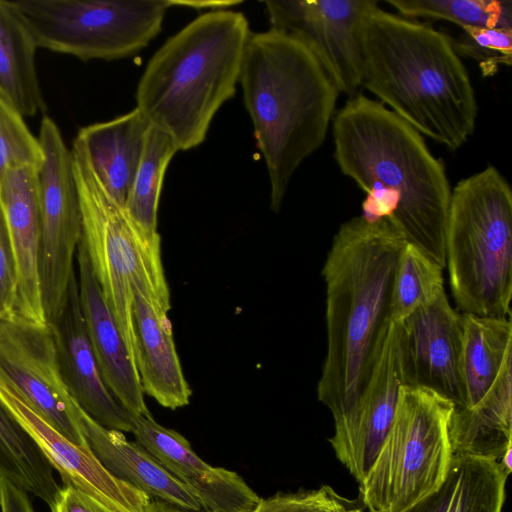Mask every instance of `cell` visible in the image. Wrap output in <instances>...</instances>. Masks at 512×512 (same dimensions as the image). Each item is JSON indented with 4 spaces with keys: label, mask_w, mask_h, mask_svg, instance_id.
Returning <instances> with one entry per match:
<instances>
[{
    "label": "cell",
    "mask_w": 512,
    "mask_h": 512,
    "mask_svg": "<svg viewBox=\"0 0 512 512\" xmlns=\"http://www.w3.org/2000/svg\"><path fill=\"white\" fill-rule=\"evenodd\" d=\"M332 132L341 172L367 194L361 215L387 218L408 243L445 268L451 189L422 135L362 94L337 111Z\"/></svg>",
    "instance_id": "obj_1"
},
{
    "label": "cell",
    "mask_w": 512,
    "mask_h": 512,
    "mask_svg": "<svg viewBox=\"0 0 512 512\" xmlns=\"http://www.w3.org/2000/svg\"><path fill=\"white\" fill-rule=\"evenodd\" d=\"M407 241L387 219L362 215L335 234L322 269L327 351L317 396L334 421L363 390L389 324L394 272Z\"/></svg>",
    "instance_id": "obj_2"
},
{
    "label": "cell",
    "mask_w": 512,
    "mask_h": 512,
    "mask_svg": "<svg viewBox=\"0 0 512 512\" xmlns=\"http://www.w3.org/2000/svg\"><path fill=\"white\" fill-rule=\"evenodd\" d=\"M362 86L421 135L451 151L473 134L477 102L445 34L378 5L362 26Z\"/></svg>",
    "instance_id": "obj_3"
},
{
    "label": "cell",
    "mask_w": 512,
    "mask_h": 512,
    "mask_svg": "<svg viewBox=\"0 0 512 512\" xmlns=\"http://www.w3.org/2000/svg\"><path fill=\"white\" fill-rule=\"evenodd\" d=\"M239 82L277 212L296 169L323 144L339 91L307 49L271 29L250 32Z\"/></svg>",
    "instance_id": "obj_4"
},
{
    "label": "cell",
    "mask_w": 512,
    "mask_h": 512,
    "mask_svg": "<svg viewBox=\"0 0 512 512\" xmlns=\"http://www.w3.org/2000/svg\"><path fill=\"white\" fill-rule=\"evenodd\" d=\"M249 34L243 13L210 11L170 37L147 63L136 108L179 150L199 146L219 108L234 96Z\"/></svg>",
    "instance_id": "obj_5"
},
{
    "label": "cell",
    "mask_w": 512,
    "mask_h": 512,
    "mask_svg": "<svg viewBox=\"0 0 512 512\" xmlns=\"http://www.w3.org/2000/svg\"><path fill=\"white\" fill-rule=\"evenodd\" d=\"M445 258L462 314L511 318L512 192L495 167L451 190Z\"/></svg>",
    "instance_id": "obj_6"
},
{
    "label": "cell",
    "mask_w": 512,
    "mask_h": 512,
    "mask_svg": "<svg viewBox=\"0 0 512 512\" xmlns=\"http://www.w3.org/2000/svg\"><path fill=\"white\" fill-rule=\"evenodd\" d=\"M71 152L81 206V240L104 300L134 359L133 287L160 308L171 309L161 238L144 233L107 194L76 139Z\"/></svg>",
    "instance_id": "obj_7"
},
{
    "label": "cell",
    "mask_w": 512,
    "mask_h": 512,
    "mask_svg": "<svg viewBox=\"0 0 512 512\" xmlns=\"http://www.w3.org/2000/svg\"><path fill=\"white\" fill-rule=\"evenodd\" d=\"M454 410L455 404L435 391L401 385L388 434L360 483L370 512H403L442 484L453 457Z\"/></svg>",
    "instance_id": "obj_8"
},
{
    "label": "cell",
    "mask_w": 512,
    "mask_h": 512,
    "mask_svg": "<svg viewBox=\"0 0 512 512\" xmlns=\"http://www.w3.org/2000/svg\"><path fill=\"white\" fill-rule=\"evenodd\" d=\"M37 47L82 60H115L144 49L161 31L167 0L11 1Z\"/></svg>",
    "instance_id": "obj_9"
},
{
    "label": "cell",
    "mask_w": 512,
    "mask_h": 512,
    "mask_svg": "<svg viewBox=\"0 0 512 512\" xmlns=\"http://www.w3.org/2000/svg\"><path fill=\"white\" fill-rule=\"evenodd\" d=\"M44 159L37 170L40 208L38 276L46 323L61 310L82 237V215L71 150L56 123L42 118L38 136Z\"/></svg>",
    "instance_id": "obj_10"
},
{
    "label": "cell",
    "mask_w": 512,
    "mask_h": 512,
    "mask_svg": "<svg viewBox=\"0 0 512 512\" xmlns=\"http://www.w3.org/2000/svg\"><path fill=\"white\" fill-rule=\"evenodd\" d=\"M0 380L68 441L88 447L81 408L63 381L47 323L17 314L0 320Z\"/></svg>",
    "instance_id": "obj_11"
},
{
    "label": "cell",
    "mask_w": 512,
    "mask_h": 512,
    "mask_svg": "<svg viewBox=\"0 0 512 512\" xmlns=\"http://www.w3.org/2000/svg\"><path fill=\"white\" fill-rule=\"evenodd\" d=\"M270 29L301 44L337 90L362 86V26L375 0H268Z\"/></svg>",
    "instance_id": "obj_12"
},
{
    "label": "cell",
    "mask_w": 512,
    "mask_h": 512,
    "mask_svg": "<svg viewBox=\"0 0 512 512\" xmlns=\"http://www.w3.org/2000/svg\"><path fill=\"white\" fill-rule=\"evenodd\" d=\"M405 384L402 324L390 322L380 354L352 408L334 421L329 438L336 457L359 483L375 461Z\"/></svg>",
    "instance_id": "obj_13"
},
{
    "label": "cell",
    "mask_w": 512,
    "mask_h": 512,
    "mask_svg": "<svg viewBox=\"0 0 512 512\" xmlns=\"http://www.w3.org/2000/svg\"><path fill=\"white\" fill-rule=\"evenodd\" d=\"M401 324L405 384L435 391L462 408V315L452 308L445 291Z\"/></svg>",
    "instance_id": "obj_14"
},
{
    "label": "cell",
    "mask_w": 512,
    "mask_h": 512,
    "mask_svg": "<svg viewBox=\"0 0 512 512\" xmlns=\"http://www.w3.org/2000/svg\"><path fill=\"white\" fill-rule=\"evenodd\" d=\"M131 433L156 461L178 479L207 512H252L260 497L236 472L213 467L175 430L149 415L129 413Z\"/></svg>",
    "instance_id": "obj_15"
},
{
    "label": "cell",
    "mask_w": 512,
    "mask_h": 512,
    "mask_svg": "<svg viewBox=\"0 0 512 512\" xmlns=\"http://www.w3.org/2000/svg\"><path fill=\"white\" fill-rule=\"evenodd\" d=\"M47 324L61 376L73 400L101 426L130 432L129 412L116 400L101 376L82 312L76 275L70 281L64 305Z\"/></svg>",
    "instance_id": "obj_16"
},
{
    "label": "cell",
    "mask_w": 512,
    "mask_h": 512,
    "mask_svg": "<svg viewBox=\"0 0 512 512\" xmlns=\"http://www.w3.org/2000/svg\"><path fill=\"white\" fill-rule=\"evenodd\" d=\"M0 401L38 444L63 485H71L116 512H143L151 498L110 474L88 447L68 441L0 380Z\"/></svg>",
    "instance_id": "obj_17"
},
{
    "label": "cell",
    "mask_w": 512,
    "mask_h": 512,
    "mask_svg": "<svg viewBox=\"0 0 512 512\" xmlns=\"http://www.w3.org/2000/svg\"><path fill=\"white\" fill-rule=\"evenodd\" d=\"M76 259L82 312L101 376L126 411L149 415L135 361L104 300L82 240Z\"/></svg>",
    "instance_id": "obj_18"
},
{
    "label": "cell",
    "mask_w": 512,
    "mask_h": 512,
    "mask_svg": "<svg viewBox=\"0 0 512 512\" xmlns=\"http://www.w3.org/2000/svg\"><path fill=\"white\" fill-rule=\"evenodd\" d=\"M167 310L133 287L134 360L144 394L176 410L190 403L192 390L184 376Z\"/></svg>",
    "instance_id": "obj_19"
},
{
    "label": "cell",
    "mask_w": 512,
    "mask_h": 512,
    "mask_svg": "<svg viewBox=\"0 0 512 512\" xmlns=\"http://www.w3.org/2000/svg\"><path fill=\"white\" fill-rule=\"evenodd\" d=\"M37 170L25 166L7 172L0 179V206L18 269L16 314L46 323L38 276L40 208Z\"/></svg>",
    "instance_id": "obj_20"
},
{
    "label": "cell",
    "mask_w": 512,
    "mask_h": 512,
    "mask_svg": "<svg viewBox=\"0 0 512 512\" xmlns=\"http://www.w3.org/2000/svg\"><path fill=\"white\" fill-rule=\"evenodd\" d=\"M79 426L93 455L114 477L150 498L188 511L201 510V505L187 488L138 443L127 440L123 432L101 426L82 409Z\"/></svg>",
    "instance_id": "obj_21"
},
{
    "label": "cell",
    "mask_w": 512,
    "mask_h": 512,
    "mask_svg": "<svg viewBox=\"0 0 512 512\" xmlns=\"http://www.w3.org/2000/svg\"><path fill=\"white\" fill-rule=\"evenodd\" d=\"M150 123L139 109L79 129L76 140L107 194L124 208Z\"/></svg>",
    "instance_id": "obj_22"
},
{
    "label": "cell",
    "mask_w": 512,
    "mask_h": 512,
    "mask_svg": "<svg viewBox=\"0 0 512 512\" xmlns=\"http://www.w3.org/2000/svg\"><path fill=\"white\" fill-rule=\"evenodd\" d=\"M454 456L499 460L512 446L511 361L485 396L471 408H455L449 425Z\"/></svg>",
    "instance_id": "obj_23"
},
{
    "label": "cell",
    "mask_w": 512,
    "mask_h": 512,
    "mask_svg": "<svg viewBox=\"0 0 512 512\" xmlns=\"http://www.w3.org/2000/svg\"><path fill=\"white\" fill-rule=\"evenodd\" d=\"M506 480L496 460L453 455L442 484L403 512H502Z\"/></svg>",
    "instance_id": "obj_24"
},
{
    "label": "cell",
    "mask_w": 512,
    "mask_h": 512,
    "mask_svg": "<svg viewBox=\"0 0 512 512\" xmlns=\"http://www.w3.org/2000/svg\"><path fill=\"white\" fill-rule=\"evenodd\" d=\"M461 377L464 406L476 405L491 389L512 357L511 318L461 314Z\"/></svg>",
    "instance_id": "obj_25"
},
{
    "label": "cell",
    "mask_w": 512,
    "mask_h": 512,
    "mask_svg": "<svg viewBox=\"0 0 512 512\" xmlns=\"http://www.w3.org/2000/svg\"><path fill=\"white\" fill-rule=\"evenodd\" d=\"M37 48L11 1L0 0V95L23 117L46 110L35 63Z\"/></svg>",
    "instance_id": "obj_26"
},
{
    "label": "cell",
    "mask_w": 512,
    "mask_h": 512,
    "mask_svg": "<svg viewBox=\"0 0 512 512\" xmlns=\"http://www.w3.org/2000/svg\"><path fill=\"white\" fill-rule=\"evenodd\" d=\"M0 476L41 499L50 509L61 489L43 451L1 401Z\"/></svg>",
    "instance_id": "obj_27"
},
{
    "label": "cell",
    "mask_w": 512,
    "mask_h": 512,
    "mask_svg": "<svg viewBox=\"0 0 512 512\" xmlns=\"http://www.w3.org/2000/svg\"><path fill=\"white\" fill-rule=\"evenodd\" d=\"M178 151L169 135L149 126L142 157L124 206L128 217L149 236L159 235L158 206L164 175Z\"/></svg>",
    "instance_id": "obj_28"
},
{
    "label": "cell",
    "mask_w": 512,
    "mask_h": 512,
    "mask_svg": "<svg viewBox=\"0 0 512 512\" xmlns=\"http://www.w3.org/2000/svg\"><path fill=\"white\" fill-rule=\"evenodd\" d=\"M442 267L411 243L403 247L394 272L390 322L402 323L444 292Z\"/></svg>",
    "instance_id": "obj_29"
},
{
    "label": "cell",
    "mask_w": 512,
    "mask_h": 512,
    "mask_svg": "<svg viewBox=\"0 0 512 512\" xmlns=\"http://www.w3.org/2000/svg\"><path fill=\"white\" fill-rule=\"evenodd\" d=\"M406 17L443 19L461 28L512 29L509 0H387Z\"/></svg>",
    "instance_id": "obj_30"
},
{
    "label": "cell",
    "mask_w": 512,
    "mask_h": 512,
    "mask_svg": "<svg viewBox=\"0 0 512 512\" xmlns=\"http://www.w3.org/2000/svg\"><path fill=\"white\" fill-rule=\"evenodd\" d=\"M43 159L38 137L30 132L24 117L0 95V179L16 168H39Z\"/></svg>",
    "instance_id": "obj_31"
},
{
    "label": "cell",
    "mask_w": 512,
    "mask_h": 512,
    "mask_svg": "<svg viewBox=\"0 0 512 512\" xmlns=\"http://www.w3.org/2000/svg\"><path fill=\"white\" fill-rule=\"evenodd\" d=\"M453 46L458 55L476 60L484 76H491L511 64L512 29L465 27Z\"/></svg>",
    "instance_id": "obj_32"
},
{
    "label": "cell",
    "mask_w": 512,
    "mask_h": 512,
    "mask_svg": "<svg viewBox=\"0 0 512 512\" xmlns=\"http://www.w3.org/2000/svg\"><path fill=\"white\" fill-rule=\"evenodd\" d=\"M358 505L340 496L328 485L293 493H277L260 499L252 512H344Z\"/></svg>",
    "instance_id": "obj_33"
},
{
    "label": "cell",
    "mask_w": 512,
    "mask_h": 512,
    "mask_svg": "<svg viewBox=\"0 0 512 512\" xmlns=\"http://www.w3.org/2000/svg\"><path fill=\"white\" fill-rule=\"evenodd\" d=\"M18 285L17 263L0 206V320L16 314Z\"/></svg>",
    "instance_id": "obj_34"
},
{
    "label": "cell",
    "mask_w": 512,
    "mask_h": 512,
    "mask_svg": "<svg viewBox=\"0 0 512 512\" xmlns=\"http://www.w3.org/2000/svg\"><path fill=\"white\" fill-rule=\"evenodd\" d=\"M51 512H116L89 494L71 486L63 485Z\"/></svg>",
    "instance_id": "obj_35"
},
{
    "label": "cell",
    "mask_w": 512,
    "mask_h": 512,
    "mask_svg": "<svg viewBox=\"0 0 512 512\" xmlns=\"http://www.w3.org/2000/svg\"><path fill=\"white\" fill-rule=\"evenodd\" d=\"M1 512H34L27 493L0 476Z\"/></svg>",
    "instance_id": "obj_36"
},
{
    "label": "cell",
    "mask_w": 512,
    "mask_h": 512,
    "mask_svg": "<svg viewBox=\"0 0 512 512\" xmlns=\"http://www.w3.org/2000/svg\"><path fill=\"white\" fill-rule=\"evenodd\" d=\"M169 7L183 6L196 10L208 9L213 11L228 10L241 3L237 0H167Z\"/></svg>",
    "instance_id": "obj_37"
},
{
    "label": "cell",
    "mask_w": 512,
    "mask_h": 512,
    "mask_svg": "<svg viewBox=\"0 0 512 512\" xmlns=\"http://www.w3.org/2000/svg\"><path fill=\"white\" fill-rule=\"evenodd\" d=\"M143 512H201L200 511H188L172 504H169L162 500H150Z\"/></svg>",
    "instance_id": "obj_38"
},
{
    "label": "cell",
    "mask_w": 512,
    "mask_h": 512,
    "mask_svg": "<svg viewBox=\"0 0 512 512\" xmlns=\"http://www.w3.org/2000/svg\"><path fill=\"white\" fill-rule=\"evenodd\" d=\"M497 463L501 472L508 478L512 472V446L507 448Z\"/></svg>",
    "instance_id": "obj_39"
},
{
    "label": "cell",
    "mask_w": 512,
    "mask_h": 512,
    "mask_svg": "<svg viewBox=\"0 0 512 512\" xmlns=\"http://www.w3.org/2000/svg\"><path fill=\"white\" fill-rule=\"evenodd\" d=\"M344 512H362V508L360 506H358L356 508H353V509H350V510H347Z\"/></svg>",
    "instance_id": "obj_40"
}]
</instances>
